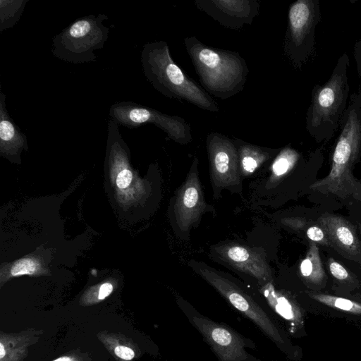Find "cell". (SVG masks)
<instances>
[{
    "instance_id": "cell-1",
    "label": "cell",
    "mask_w": 361,
    "mask_h": 361,
    "mask_svg": "<svg viewBox=\"0 0 361 361\" xmlns=\"http://www.w3.org/2000/svg\"><path fill=\"white\" fill-rule=\"evenodd\" d=\"M339 135L334 148L329 174L310 185L323 194L348 197L359 189L353 169L361 152V87L350 95L345 112L339 126Z\"/></svg>"
},
{
    "instance_id": "cell-2",
    "label": "cell",
    "mask_w": 361,
    "mask_h": 361,
    "mask_svg": "<svg viewBox=\"0 0 361 361\" xmlns=\"http://www.w3.org/2000/svg\"><path fill=\"white\" fill-rule=\"evenodd\" d=\"M142 71L154 89L166 97L184 100L198 108L219 112L209 94L173 61L164 41L147 43L141 51Z\"/></svg>"
},
{
    "instance_id": "cell-3",
    "label": "cell",
    "mask_w": 361,
    "mask_h": 361,
    "mask_svg": "<svg viewBox=\"0 0 361 361\" xmlns=\"http://www.w3.org/2000/svg\"><path fill=\"white\" fill-rule=\"evenodd\" d=\"M184 44L207 92L220 99H228L243 90L249 70L238 52L209 47L195 36L185 37Z\"/></svg>"
},
{
    "instance_id": "cell-4",
    "label": "cell",
    "mask_w": 361,
    "mask_h": 361,
    "mask_svg": "<svg viewBox=\"0 0 361 361\" xmlns=\"http://www.w3.org/2000/svg\"><path fill=\"white\" fill-rule=\"evenodd\" d=\"M349 66V56L345 52L338 59L329 78L312 89L305 128L317 142L329 140L339 128L350 98Z\"/></svg>"
},
{
    "instance_id": "cell-5",
    "label": "cell",
    "mask_w": 361,
    "mask_h": 361,
    "mask_svg": "<svg viewBox=\"0 0 361 361\" xmlns=\"http://www.w3.org/2000/svg\"><path fill=\"white\" fill-rule=\"evenodd\" d=\"M188 265L290 359L299 357L300 350L293 345L285 331L235 279L203 262L190 260Z\"/></svg>"
},
{
    "instance_id": "cell-6",
    "label": "cell",
    "mask_w": 361,
    "mask_h": 361,
    "mask_svg": "<svg viewBox=\"0 0 361 361\" xmlns=\"http://www.w3.org/2000/svg\"><path fill=\"white\" fill-rule=\"evenodd\" d=\"M105 14L90 15L78 18L53 39V55L73 63L93 62L94 51L103 48L109 37V28L104 25Z\"/></svg>"
},
{
    "instance_id": "cell-7",
    "label": "cell",
    "mask_w": 361,
    "mask_h": 361,
    "mask_svg": "<svg viewBox=\"0 0 361 361\" xmlns=\"http://www.w3.org/2000/svg\"><path fill=\"white\" fill-rule=\"evenodd\" d=\"M178 304L219 361H261L247 350L248 348H255L252 340L245 338L224 324L202 315L183 299L178 300Z\"/></svg>"
},
{
    "instance_id": "cell-8",
    "label": "cell",
    "mask_w": 361,
    "mask_h": 361,
    "mask_svg": "<svg viewBox=\"0 0 361 361\" xmlns=\"http://www.w3.org/2000/svg\"><path fill=\"white\" fill-rule=\"evenodd\" d=\"M320 18L318 0H297L289 6L283 48L295 68H300L314 51L315 30Z\"/></svg>"
},
{
    "instance_id": "cell-9",
    "label": "cell",
    "mask_w": 361,
    "mask_h": 361,
    "mask_svg": "<svg viewBox=\"0 0 361 361\" xmlns=\"http://www.w3.org/2000/svg\"><path fill=\"white\" fill-rule=\"evenodd\" d=\"M213 196L217 200L223 190L242 191V172L234 141L219 133H210L206 139Z\"/></svg>"
},
{
    "instance_id": "cell-10",
    "label": "cell",
    "mask_w": 361,
    "mask_h": 361,
    "mask_svg": "<svg viewBox=\"0 0 361 361\" xmlns=\"http://www.w3.org/2000/svg\"><path fill=\"white\" fill-rule=\"evenodd\" d=\"M198 163L197 158L194 157L184 182L173 198L171 219L173 229L176 235L185 240H188L191 228L198 226L203 214L214 211L205 200L199 178Z\"/></svg>"
},
{
    "instance_id": "cell-11",
    "label": "cell",
    "mask_w": 361,
    "mask_h": 361,
    "mask_svg": "<svg viewBox=\"0 0 361 361\" xmlns=\"http://www.w3.org/2000/svg\"><path fill=\"white\" fill-rule=\"evenodd\" d=\"M109 116L118 125L128 128L154 124L164 130L170 139L180 145H186L192 140L190 124L183 118L169 116L133 102L112 104L109 109Z\"/></svg>"
},
{
    "instance_id": "cell-12",
    "label": "cell",
    "mask_w": 361,
    "mask_h": 361,
    "mask_svg": "<svg viewBox=\"0 0 361 361\" xmlns=\"http://www.w3.org/2000/svg\"><path fill=\"white\" fill-rule=\"evenodd\" d=\"M211 252L219 261L255 279L259 286L273 281L267 257L258 248L227 243L213 246Z\"/></svg>"
},
{
    "instance_id": "cell-13",
    "label": "cell",
    "mask_w": 361,
    "mask_h": 361,
    "mask_svg": "<svg viewBox=\"0 0 361 361\" xmlns=\"http://www.w3.org/2000/svg\"><path fill=\"white\" fill-rule=\"evenodd\" d=\"M195 7L223 26L240 30L250 25L259 13L256 0H195Z\"/></svg>"
},
{
    "instance_id": "cell-14",
    "label": "cell",
    "mask_w": 361,
    "mask_h": 361,
    "mask_svg": "<svg viewBox=\"0 0 361 361\" xmlns=\"http://www.w3.org/2000/svg\"><path fill=\"white\" fill-rule=\"evenodd\" d=\"M328 239L340 250L355 255L360 245L356 231L350 223L341 216L325 214L318 219Z\"/></svg>"
},
{
    "instance_id": "cell-15",
    "label": "cell",
    "mask_w": 361,
    "mask_h": 361,
    "mask_svg": "<svg viewBox=\"0 0 361 361\" xmlns=\"http://www.w3.org/2000/svg\"><path fill=\"white\" fill-rule=\"evenodd\" d=\"M315 307L313 310L323 315L361 321V302L320 293H308Z\"/></svg>"
},
{
    "instance_id": "cell-16",
    "label": "cell",
    "mask_w": 361,
    "mask_h": 361,
    "mask_svg": "<svg viewBox=\"0 0 361 361\" xmlns=\"http://www.w3.org/2000/svg\"><path fill=\"white\" fill-rule=\"evenodd\" d=\"M260 287V291L269 307L286 321L292 334H299L304 329V316L298 305L276 290L272 283Z\"/></svg>"
},
{
    "instance_id": "cell-17",
    "label": "cell",
    "mask_w": 361,
    "mask_h": 361,
    "mask_svg": "<svg viewBox=\"0 0 361 361\" xmlns=\"http://www.w3.org/2000/svg\"><path fill=\"white\" fill-rule=\"evenodd\" d=\"M0 147L6 155H16L27 147V137L9 116L6 95L0 92Z\"/></svg>"
},
{
    "instance_id": "cell-18",
    "label": "cell",
    "mask_w": 361,
    "mask_h": 361,
    "mask_svg": "<svg viewBox=\"0 0 361 361\" xmlns=\"http://www.w3.org/2000/svg\"><path fill=\"white\" fill-rule=\"evenodd\" d=\"M240 165L243 176L254 173L259 166L271 158L270 149L260 147L240 140H235Z\"/></svg>"
},
{
    "instance_id": "cell-19",
    "label": "cell",
    "mask_w": 361,
    "mask_h": 361,
    "mask_svg": "<svg viewBox=\"0 0 361 361\" xmlns=\"http://www.w3.org/2000/svg\"><path fill=\"white\" fill-rule=\"evenodd\" d=\"M300 274L307 281L319 284L325 276L318 247L312 241L306 257L300 265Z\"/></svg>"
},
{
    "instance_id": "cell-20",
    "label": "cell",
    "mask_w": 361,
    "mask_h": 361,
    "mask_svg": "<svg viewBox=\"0 0 361 361\" xmlns=\"http://www.w3.org/2000/svg\"><path fill=\"white\" fill-rule=\"evenodd\" d=\"M300 155L290 147L283 148L276 157L271 165V181L279 180L295 166Z\"/></svg>"
},
{
    "instance_id": "cell-21",
    "label": "cell",
    "mask_w": 361,
    "mask_h": 361,
    "mask_svg": "<svg viewBox=\"0 0 361 361\" xmlns=\"http://www.w3.org/2000/svg\"><path fill=\"white\" fill-rule=\"evenodd\" d=\"M28 0H0V32L11 28L20 18Z\"/></svg>"
},
{
    "instance_id": "cell-22",
    "label": "cell",
    "mask_w": 361,
    "mask_h": 361,
    "mask_svg": "<svg viewBox=\"0 0 361 361\" xmlns=\"http://www.w3.org/2000/svg\"><path fill=\"white\" fill-rule=\"evenodd\" d=\"M38 269L37 262L30 258L22 259L16 262L11 268L12 276H20L24 274H32Z\"/></svg>"
},
{
    "instance_id": "cell-23",
    "label": "cell",
    "mask_w": 361,
    "mask_h": 361,
    "mask_svg": "<svg viewBox=\"0 0 361 361\" xmlns=\"http://www.w3.org/2000/svg\"><path fill=\"white\" fill-rule=\"evenodd\" d=\"M306 235L311 241L317 242L324 245L329 244V239L324 231L319 226H312L309 227L306 231Z\"/></svg>"
},
{
    "instance_id": "cell-24",
    "label": "cell",
    "mask_w": 361,
    "mask_h": 361,
    "mask_svg": "<svg viewBox=\"0 0 361 361\" xmlns=\"http://www.w3.org/2000/svg\"><path fill=\"white\" fill-rule=\"evenodd\" d=\"M329 269L331 275L338 280L344 281L349 278L345 268L333 259H329Z\"/></svg>"
},
{
    "instance_id": "cell-25",
    "label": "cell",
    "mask_w": 361,
    "mask_h": 361,
    "mask_svg": "<svg viewBox=\"0 0 361 361\" xmlns=\"http://www.w3.org/2000/svg\"><path fill=\"white\" fill-rule=\"evenodd\" d=\"M133 178L132 172L127 169L121 170L118 174L116 184L121 189L127 188L131 183Z\"/></svg>"
},
{
    "instance_id": "cell-26",
    "label": "cell",
    "mask_w": 361,
    "mask_h": 361,
    "mask_svg": "<svg viewBox=\"0 0 361 361\" xmlns=\"http://www.w3.org/2000/svg\"><path fill=\"white\" fill-rule=\"evenodd\" d=\"M115 355L122 360H131L135 357L134 350L125 345H118L114 348Z\"/></svg>"
},
{
    "instance_id": "cell-27",
    "label": "cell",
    "mask_w": 361,
    "mask_h": 361,
    "mask_svg": "<svg viewBox=\"0 0 361 361\" xmlns=\"http://www.w3.org/2000/svg\"><path fill=\"white\" fill-rule=\"evenodd\" d=\"M353 57L357 74L361 80V39L353 47Z\"/></svg>"
},
{
    "instance_id": "cell-28",
    "label": "cell",
    "mask_w": 361,
    "mask_h": 361,
    "mask_svg": "<svg viewBox=\"0 0 361 361\" xmlns=\"http://www.w3.org/2000/svg\"><path fill=\"white\" fill-rule=\"evenodd\" d=\"M113 290V286L110 283H103L99 288L98 299L104 300L105 298L109 296Z\"/></svg>"
},
{
    "instance_id": "cell-29",
    "label": "cell",
    "mask_w": 361,
    "mask_h": 361,
    "mask_svg": "<svg viewBox=\"0 0 361 361\" xmlns=\"http://www.w3.org/2000/svg\"><path fill=\"white\" fill-rule=\"evenodd\" d=\"M54 361H74L71 357L68 356H63L57 358Z\"/></svg>"
},
{
    "instance_id": "cell-30",
    "label": "cell",
    "mask_w": 361,
    "mask_h": 361,
    "mask_svg": "<svg viewBox=\"0 0 361 361\" xmlns=\"http://www.w3.org/2000/svg\"><path fill=\"white\" fill-rule=\"evenodd\" d=\"M360 232H361V224H360Z\"/></svg>"
}]
</instances>
